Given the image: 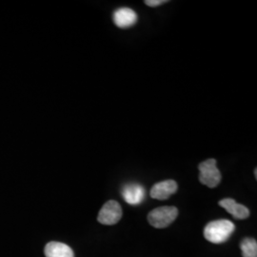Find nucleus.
<instances>
[{"mask_svg": "<svg viewBox=\"0 0 257 257\" xmlns=\"http://www.w3.org/2000/svg\"><path fill=\"white\" fill-rule=\"evenodd\" d=\"M219 205L223 209H225L229 213H230L235 219L243 220L248 218L249 215L248 208L236 202L234 199L225 198L219 201Z\"/></svg>", "mask_w": 257, "mask_h": 257, "instance_id": "7", "label": "nucleus"}, {"mask_svg": "<svg viewBox=\"0 0 257 257\" xmlns=\"http://www.w3.org/2000/svg\"><path fill=\"white\" fill-rule=\"evenodd\" d=\"M254 175H255V177H257V170H256V169H255V170H254Z\"/></svg>", "mask_w": 257, "mask_h": 257, "instance_id": "12", "label": "nucleus"}, {"mask_svg": "<svg viewBox=\"0 0 257 257\" xmlns=\"http://www.w3.org/2000/svg\"><path fill=\"white\" fill-rule=\"evenodd\" d=\"M123 198L131 205H138L143 201L145 196L144 188L138 184H128L123 188Z\"/></svg>", "mask_w": 257, "mask_h": 257, "instance_id": "8", "label": "nucleus"}, {"mask_svg": "<svg viewBox=\"0 0 257 257\" xmlns=\"http://www.w3.org/2000/svg\"><path fill=\"white\" fill-rule=\"evenodd\" d=\"M114 24L121 29L134 26L138 21V16L135 11L128 8H121L116 10L113 14Z\"/></svg>", "mask_w": 257, "mask_h": 257, "instance_id": "6", "label": "nucleus"}, {"mask_svg": "<svg viewBox=\"0 0 257 257\" xmlns=\"http://www.w3.org/2000/svg\"><path fill=\"white\" fill-rule=\"evenodd\" d=\"M122 217V208L119 203L110 200L105 203L98 213L97 220L103 225H114L119 222Z\"/></svg>", "mask_w": 257, "mask_h": 257, "instance_id": "4", "label": "nucleus"}, {"mask_svg": "<svg viewBox=\"0 0 257 257\" xmlns=\"http://www.w3.org/2000/svg\"><path fill=\"white\" fill-rule=\"evenodd\" d=\"M178 210L175 207H160L155 209L148 214L150 224L156 229H164L170 226L176 219Z\"/></svg>", "mask_w": 257, "mask_h": 257, "instance_id": "2", "label": "nucleus"}, {"mask_svg": "<svg viewBox=\"0 0 257 257\" xmlns=\"http://www.w3.org/2000/svg\"><path fill=\"white\" fill-rule=\"evenodd\" d=\"M176 191L177 184L175 180H165L154 185L151 190V196L157 200H166Z\"/></svg>", "mask_w": 257, "mask_h": 257, "instance_id": "5", "label": "nucleus"}, {"mask_svg": "<svg viewBox=\"0 0 257 257\" xmlns=\"http://www.w3.org/2000/svg\"><path fill=\"white\" fill-rule=\"evenodd\" d=\"M167 2H168L167 0H146L145 4L150 7H157V6L162 5Z\"/></svg>", "mask_w": 257, "mask_h": 257, "instance_id": "11", "label": "nucleus"}, {"mask_svg": "<svg viewBox=\"0 0 257 257\" xmlns=\"http://www.w3.org/2000/svg\"><path fill=\"white\" fill-rule=\"evenodd\" d=\"M234 230L235 226L230 220L220 219L211 221L205 227L204 236L211 243L221 244L230 238Z\"/></svg>", "mask_w": 257, "mask_h": 257, "instance_id": "1", "label": "nucleus"}, {"mask_svg": "<svg viewBox=\"0 0 257 257\" xmlns=\"http://www.w3.org/2000/svg\"><path fill=\"white\" fill-rule=\"evenodd\" d=\"M243 257H257V242L255 239L245 238L240 244Z\"/></svg>", "mask_w": 257, "mask_h": 257, "instance_id": "10", "label": "nucleus"}, {"mask_svg": "<svg viewBox=\"0 0 257 257\" xmlns=\"http://www.w3.org/2000/svg\"><path fill=\"white\" fill-rule=\"evenodd\" d=\"M46 257H74L73 249L68 245L60 242H50L45 247Z\"/></svg>", "mask_w": 257, "mask_h": 257, "instance_id": "9", "label": "nucleus"}, {"mask_svg": "<svg viewBox=\"0 0 257 257\" xmlns=\"http://www.w3.org/2000/svg\"><path fill=\"white\" fill-rule=\"evenodd\" d=\"M198 169L200 171L199 175V181L209 187V188H215L221 181L220 171L216 167V160L211 158L198 166Z\"/></svg>", "mask_w": 257, "mask_h": 257, "instance_id": "3", "label": "nucleus"}]
</instances>
